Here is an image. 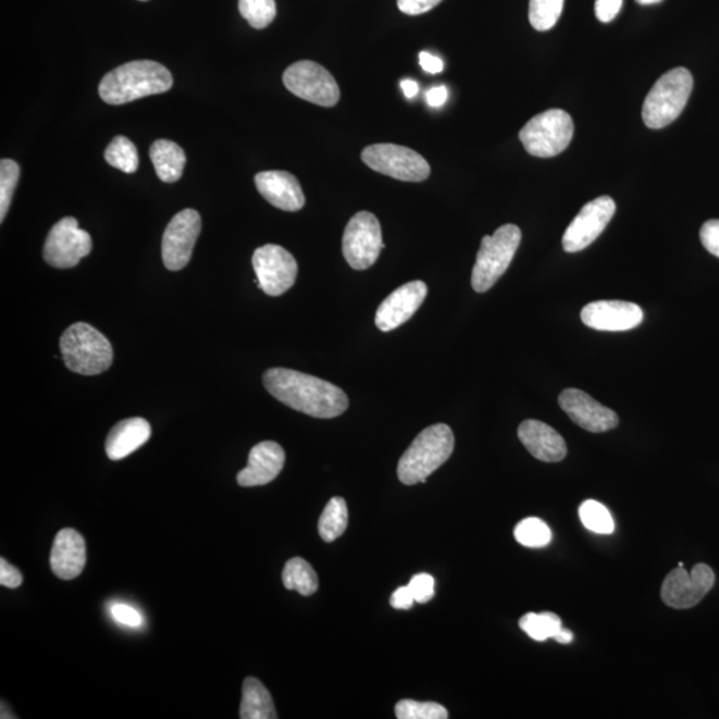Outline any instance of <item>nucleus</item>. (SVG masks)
<instances>
[{"label":"nucleus","instance_id":"1","mask_svg":"<svg viewBox=\"0 0 719 719\" xmlns=\"http://www.w3.org/2000/svg\"><path fill=\"white\" fill-rule=\"evenodd\" d=\"M263 383L265 389L284 406L312 418L334 419L349 407L346 392L311 374L272 368L264 373Z\"/></svg>","mask_w":719,"mask_h":719},{"label":"nucleus","instance_id":"2","mask_svg":"<svg viewBox=\"0 0 719 719\" xmlns=\"http://www.w3.org/2000/svg\"><path fill=\"white\" fill-rule=\"evenodd\" d=\"M174 79L163 64L135 61L107 74L99 85L100 98L112 106L126 104L141 98L168 92Z\"/></svg>","mask_w":719,"mask_h":719},{"label":"nucleus","instance_id":"3","mask_svg":"<svg viewBox=\"0 0 719 719\" xmlns=\"http://www.w3.org/2000/svg\"><path fill=\"white\" fill-rule=\"evenodd\" d=\"M454 449L455 435L447 424L427 426L398 461V480L404 485L426 483V479L448 461Z\"/></svg>","mask_w":719,"mask_h":719},{"label":"nucleus","instance_id":"4","mask_svg":"<svg viewBox=\"0 0 719 719\" xmlns=\"http://www.w3.org/2000/svg\"><path fill=\"white\" fill-rule=\"evenodd\" d=\"M61 352L65 367L85 376L106 372L114 361L109 338L86 323H76L64 331Z\"/></svg>","mask_w":719,"mask_h":719},{"label":"nucleus","instance_id":"5","mask_svg":"<svg viewBox=\"0 0 719 719\" xmlns=\"http://www.w3.org/2000/svg\"><path fill=\"white\" fill-rule=\"evenodd\" d=\"M693 91L691 71L677 67L659 77L645 99L643 119L646 127L669 126L682 114Z\"/></svg>","mask_w":719,"mask_h":719},{"label":"nucleus","instance_id":"6","mask_svg":"<svg viewBox=\"0 0 719 719\" xmlns=\"http://www.w3.org/2000/svg\"><path fill=\"white\" fill-rule=\"evenodd\" d=\"M521 237V230L515 224H505L492 236L483 237L472 272L475 293H486L507 272L520 247Z\"/></svg>","mask_w":719,"mask_h":719},{"label":"nucleus","instance_id":"7","mask_svg":"<svg viewBox=\"0 0 719 719\" xmlns=\"http://www.w3.org/2000/svg\"><path fill=\"white\" fill-rule=\"evenodd\" d=\"M573 134L572 116L567 111L555 109L532 117L519 136L532 157L553 158L567 150Z\"/></svg>","mask_w":719,"mask_h":719},{"label":"nucleus","instance_id":"8","mask_svg":"<svg viewBox=\"0 0 719 719\" xmlns=\"http://www.w3.org/2000/svg\"><path fill=\"white\" fill-rule=\"evenodd\" d=\"M361 160L373 171L401 182L420 183L431 175L430 164L420 153L391 142L364 148Z\"/></svg>","mask_w":719,"mask_h":719},{"label":"nucleus","instance_id":"9","mask_svg":"<svg viewBox=\"0 0 719 719\" xmlns=\"http://www.w3.org/2000/svg\"><path fill=\"white\" fill-rule=\"evenodd\" d=\"M385 248L382 225L373 213L361 211L349 220L343 236V255L356 271L371 269Z\"/></svg>","mask_w":719,"mask_h":719},{"label":"nucleus","instance_id":"10","mask_svg":"<svg viewBox=\"0 0 719 719\" xmlns=\"http://www.w3.org/2000/svg\"><path fill=\"white\" fill-rule=\"evenodd\" d=\"M283 82L289 92L309 103L334 107L340 100V88L335 77L323 65L311 61L289 65L285 70Z\"/></svg>","mask_w":719,"mask_h":719},{"label":"nucleus","instance_id":"11","mask_svg":"<svg viewBox=\"0 0 719 719\" xmlns=\"http://www.w3.org/2000/svg\"><path fill=\"white\" fill-rule=\"evenodd\" d=\"M92 251L90 234L79 228L75 218H64L58 222L47 236L44 258L53 269H74L83 258Z\"/></svg>","mask_w":719,"mask_h":719},{"label":"nucleus","instance_id":"12","mask_svg":"<svg viewBox=\"0 0 719 719\" xmlns=\"http://www.w3.org/2000/svg\"><path fill=\"white\" fill-rule=\"evenodd\" d=\"M716 574L706 563H697L692 572L679 567L667 575L661 587V598L669 608L689 609L703 602L712 590Z\"/></svg>","mask_w":719,"mask_h":719},{"label":"nucleus","instance_id":"13","mask_svg":"<svg viewBox=\"0 0 719 719\" xmlns=\"http://www.w3.org/2000/svg\"><path fill=\"white\" fill-rule=\"evenodd\" d=\"M259 288L269 296H282L294 287L297 277V263L287 249L266 245L255 251L252 258Z\"/></svg>","mask_w":719,"mask_h":719},{"label":"nucleus","instance_id":"14","mask_svg":"<svg viewBox=\"0 0 719 719\" xmlns=\"http://www.w3.org/2000/svg\"><path fill=\"white\" fill-rule=\"evenodd\" d=\"M201 231L198 211L187 208L172 218L164 231L162 257L165 269L181 271L191 261L196 240Z\"/></svg>","mask_w":719,"mask_h":719},{"label":"nucleus","instance_id":"15","mask_svg":"<svg viewBox=\"0 0 719 719\" xmlns=\"http://www.w3.org/2000/svg\"><path fill=\"white\" fill-rule=\"evenodd\" d=\"M616 213V203L610 196H602L582 207L562 236V247L568 253L582 251L592 245L608 227Z\"/></svg>","mask_w":719,"mask_h":719},{"label":"nucleus","instance_id":"16","mask_svg":"<svg viewBox=\"0 0 719 719\" xmlns=\"http://www.w3.org/2000/svg\"><path fill=\"white\" fill-rule=\"evenodd\" d=\"M558 402L574 424L587 432L604 433L618 425V416L610 408L602 406L590 395L580 389H566L558 397Z\"/></svg>","mask_w":719,"mask_h":719},{"label":"nucleus","instance_id":"17","mask_svg":"<svg viewBox=\"0 0 719 719\" xmlns=\"http://www.w3.org/2000/svg\"><path fill=\"white\" fill-rule=\"evenodd\" d=\"M582 323L596 331L622 332L635 328L644 320L637 305L620 300H599L582 309Z\"/></svg>","mask_w":719,"mask_h":719},{"label":"nucleus","instance_id":"18","mask_svg":"<svg viewBox=\"0 0 719 719\" xmlns=\"http://www.w3.org/2000/svg\"><path fill=\"white\" fill-rule=\"evenodd\" d=\"M426 295L427 287L424 282H411L398 287L377 308L374 318L377 328L389 332L407 323L423 306Z\"/></svg>","mask_w":719,"mask_h":719},{"label":"nucleus","instance_id":"19","mask_svg":"<svg viewBox=\"0 0 719 719\" xmlns=\"http://www.w3.org/2000/svg\"><path fill=\"white\" fill-rule=\"evenodd\" d=\"M285 451L275 442H263L249 451L248 463L237 474V484L251 488L272 483L283 471Z\"/></svg>","mask_w":719,"mask_h":719},{"label":"nucleus","instance_id":"20","mask_svg":"<svg viewBox=\"0 0 719 719\" xmlns=\"http://www.w3.org/2000/svg\"><path fill=\"white\" fill-rule=\"evenodd\" d=\"M258 191L278 210L300 211L306 206V196L299 181L285 171H264L255 176Z\"/></svg>","mask_w":719,"mask_h":719},{"label":"nucleus","instance_id":"21","mask_svg":"<svg viewBox=\"0 0 719 719\" xmlns=\"http://www.w3.org/2000/svg\"><path fill=\"white\" fill-rule=\"evenodd\" d=\"M85 538L75 529H63L53 541L50 563L53 574L61 580H74L86 567Z\"/></svg>","mask_w":719,"mask_h":719},{"label":"nucleus","instance_id":"22","mask_svg":"<svg viewBox=\"0 0 719 719\" xmlns=\"http://www.w3.org/2000/svg\"><path fill=\"white\" fill-rule=\"evenodd\" d=\"M519 438L534 459L558 462L568 454L566 439L556 430L538 420H525L519 426Z\"/></svg>","mask_w":719,"mask_h":719},{"label":"nucleus","instance_id":"23","mask_svg":"<svg viewBox=\"0 0 719 719\" xmlns=\"http://www.w3.org/2000/svg\"><path fill=\"white\" fill-rule=\"evenodd\" d=\"M151 437V425L147 420L133 418L121 421L106 439V454L110 460L126 459L145 445Z\"/></svg>","mask_w":719,"mask_h":719},{"label":"nucleus","instance_id":"24","mask_svg":"<svg viewBox=\"0 0 719 719\" xmlns=\"http://www.w3.org/2000/svg\"><path fill=\"white\" fill-rule=\"evenodd\" d=\"M150 157L160 181L175 183L181 179L187 157L179 145L170 140L154 141Z\"/></svg>","mask_w":719,"mask_h":719},{"label":"nucleus","instance_id":"25","mask_svg":"<svg viewBox=\"0 0 719 719\" xmlns=\"http://www.w3.org/2000/svg\"><path fill=\"white\" fill-rule=\"evenodd\" d=\"M241 719H276L277 712L269 689L253 677L243 683Z\"/></svg>","mask_w":719,"mask_h":719},{"label":"nucleus","instance_id":"26","mask_svg":"<svg viewBox=\"0 0 719 719\" xmlns=\"http://www.w3.org/2000/svg\"><path fill=\"white\" fill-rule=\"evenodd\" d=\"M283 584L288 591H296L301 596H312L319 590V578L309 562L295 557L285 563Z\"/></svg>","mask_w":719,"mask_h":719},{"label":"nucleus","instance_id":"27","mask_svg":"<svg viewBox=\"0 0 719 719\" xmlns=\"http://www.w3.org/2000/svg\"><path fill=\"white\" fill-rule=\"evenodd\" d=\"M348 507L342 497L331 498L319 520V533L325 543L343 536L348 526Z\"/></svg>","mask_w":719,"mask_h":719},{"label":"nucleus","instance_id":"28","mask_svg":"<svg viewBox=\"0 0 719 719\" xmlns=\"http://www.w3.org/2000/svg\"><path fill=\"white\" fill-rule=\"evenodd\" d=\"M520 628L534 641L544 643L549 639H555L557 633L563 628L561 618L551 611L544 613H528L520 618Z\"/></svg>","mask_w":719,"mask_h":719},{"label":"nucleus","instance_id":"29","mask_svg":"<svg viewBox=\"0 0 719 719\" xmlns=\"http://www.w3.org/2000/svg\"><path fill=\"white\" fill-rule=\"evenodd\" d=\"M104 159L112 168L126 172V174H134L139 168L138 150L126 136H116L110 142L104 152Z\"/></svg>","mask_w":719,"mask_h":719},{"label":"nucleus","instance_id":"30","mask_svg":"<svg viewBox=\"0 0 719 719\" xmlns=\"http://www.w3.org/2000/svg\"><path fill=\"white\" fill-rule=\"evenodd\" d=\"M566 0H531L529 22L537 32H548L556 26L562 14Z\"/></svg>","mask_w":719,"mask_h":719},{"label":"nucleus","instance_id":"31","mask_svg":"<svg viewBox=\"0 0 719 719\" xmlns=\"http://www.w3.org/2000/svg\"><path fill=\"white\" fill-rule=\"evenodd\" d=\"M582 525L587 531L597 534H611L615 532V521L610 512L602 503L587 500L581 504L579 510Z\"/></svg>","mask_w":719,"mask_h":719},{"label":"nucleus","instance_id":"32","mask_svg":"<svg viewBox=\"0 0 719 719\" xmlns=\"http://www.w3.org/2000/svg\"><path fill=\"white\" fill-rule=\"evenodd\" d=\"M515 538L517 543L528 546V548H543L550 543L551 531L543 520L531 517L517 524Z\"/></svg>","mask_w":719,"mask_h":719},{"label":"nucleus","instance_id":"33","mask_svg":"<svg viewBox=\"0 0 719 719\" xmlns=\"http://www.w3.org/2000/svg\"><path fill=\"white\" fill-rule=\"evenodd\" d=\"M239 11L249 26L263 29L276 17L275 0H239Z\"/></svg>","mask_w":719,"mask_h":719},{"label":"nucleus","instance_id":"34","mask_svg":"<svg viewBox=\"0 0 719 719\" xmlns=\"http://www.w3.org/2000/svg\"><path fill=\"white\" fill-rule=\"evenodd\" d=\"M20 175V165L14 160L3 159L0 162V222L8 215Z\"/></svg>","mask_w":719,"mask_h":719},{"label":"nucleus","instance_id":"35","mask_svg":"<svg viewBox=\"0 0 719 719\" xmlns=\"http://www.w3.org/2000/svg\"><path fill=\"white\" fill-rule=\"evenodd\" d=\"M398 719H447L448 710L436 703H418L413 699H402L396 704Z\"/></svg>","mask_w":719,"mask_h":719},{"label":"nucleus","instance_id":"36","mask_svg":"<svg viewBox=\"0 0 719 719\" xmlns=\"http://www.w3.org/2000/svg\"><path fill=\"white\" fill-rule=\"evenodd\" d=\"M435 584L436 581L431 574L420 573L412 578L408 586L411 587L416 603L426 604L435 597Z\"/></svg>","mask_w":719,"mask_h":719},{"label":"nucleus","instance_id":"37","mask_svg":"<svg viewBox=\"0 0 719 719\" xmlns=\"http://www.w3.org/2000/svg\"><path fill=\"white\" fill-rule=\"evenodd\" d=\"M699 237L706 251L719 258V220L712 219L706 222L701 228Z\"/></svg>","mask_w":719,"mask_h":719},{"label":"nucleus","instance_id":"38","mask_svg":"<svg viewBox=\"0 0 719 719\" xmlns=\"http://www.w3.org/2000/svg\"><path fill=\"white\" fill-rule=\"evenodd\" d=\"M111 615L114 620L123 623V625L131 628H139L142 625V617L138 610L131 608L128 605L116 604L111 608Z\"/></svg>","mask_w":719,"mask_h":719},{"label":"nucleus","instance_id":"39","mask_svg":"<svg viewBox=\"0 0 719 719\" xmlns=\"http://www.w3.org/2000/svg\"><path fill=\"white\" fill-rule=\"evenodd\" d=\"M443 0H397V8L407 15H421L436 8Z\"/></svg>","mask_w":719,"mask_h":719},{"label":"nucleus","instance_id":"40","mask_svg":"<svg viewBox=\"0 0 719 719\" xmlns=\"http://www.w3.org/2000/svg\"><path fill=\"white\" fill-rule=\"evenodd\" d=\"M622 0H596L594 11L599 22L609 23L620 13Z\"/></svg>","mask_w":719,"mask_h":719},{"label":"nucleus","instance_id":"41","mask_svg":"<svg viewBox=\"0 0 719 719\" xmlns=\"http://www.w3.org/2000/svg\"><path fill=\"white\" fill-rule=\"evenodd\" d=\"M23 582V575L15 567L0 558V585L16 590Z\"/></svg>","mask_w":719,"mask_h":719},{"label":"nucleus","instance_id":"42","mask_svg":"<svg viewBox=\"0 0 719 719\" xmlns=\"http://www.w3.org/2000/svg\"><path fill=\"white\" fill-rule=\"evenodd\" d=\"M389 603L392 605V608L395 609H406V610L411 609L413 604L416 603L411 587H409L408 585L398 587V590H396L394 594H392Z\"/></svg>","mask_w":719,"mask_h":719},{"label":"nucleus","instance_id":"43","mask_svg":"<svg viewBox=\"0 0 719 719\" xmlns=\"http://www.w3.org/2000/svg\"><path fill=\"white\" fill-rule=\"evenodd\" d=\"M420 65L426 73L439 74L444 70V62L437 57H433L430 52H420Z\"/></svg>","mask_w":719,"mask_h":719},{"label":"nucleus","instance_id":"44","mask_svg":"<svg viewBox=\"0 0 719 719\" xmlns=\"http://www.w3.org/2000/svg\"><path fill=\"white\" fill-rule=\"evenodd\" d=\"M447 99L448 90L447 87L444 86L433 87L430 91L426 92L427 104L431 107H436V109L444 106V103L447 102Z\"/></svg>","mask_w":719,"mask_h":719},{"label":"nucleus","instance_id":"45","mask_svg":"<svg viewBox=\"0 0 719 719\" xmlns=\"http://www.w3.org/2000/svg\"><path fill=\"white\" fill-rule=\"evenodd\" d=\"M401 88H402L404 95H406V97L408 99L414 98L416 95H418V92H419L418 83H416L414 80H411V79L402 80L401 82Z\"/></svg>","mask_w":719,"mask_h":719},{"label":"nucleus","instance_id":"46","mask_svg":"<svg viewBox=\"0 0 719 719\" xmlns=\"http://www.w3.org/2000/svg\"><path fill=\"white\" fill-rule=\"evenodd\" d=\"M553 640L557 641L558 644L567 645L572 643L573 633L570 632V630L562 628L560 632L557 633L556 637Z\"/></svg>","mask_w":719,"mask_h":719},{"label":"nucleus","instance_id":"47","mask_svg":"<svg viewBox=\"0 0 719 719\" xmlns=\"http://www.w3.org/2000/svg\"><path fill=\"white\" fill-rule=\"evenodd\" d=\"M641 5H650V4H657L661 3L662 0H635Z\"/></svg>","mask_w":719,"mask_h":719}]
</instances>
